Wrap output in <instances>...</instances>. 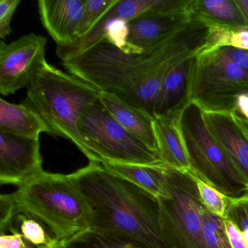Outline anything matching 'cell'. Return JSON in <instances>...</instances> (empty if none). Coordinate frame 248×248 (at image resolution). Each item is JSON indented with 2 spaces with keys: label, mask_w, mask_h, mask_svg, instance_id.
<instances>
[{
  "label": "cell",
  "mask_w": 248,
  "mask_h": 248,
  "mask_svg": "<svg viewBox=\"0 0 248 248\" xmlns=\"http://www.w3.org/2000/svg\"><path fill=\"white\" fill-rule=\"evenodd\" d=\"M73 174L89 208V230L140 248H170L156 197L96 162Z\"/></svg>",
  "instance_id": "cell-2"
},
{
  "label": "cell",
  "mask_w": 248,
  "mask_h": 248,
  "mask_svg": "<svg viewBox=\"0 0 248 248\" xmlns=\"http://www.w3.org/2000/svg\"><path fill=\"white\" fill-rule=\"evenodd\" d=\"M100 101L122 127L149 149L159 152L154 129L155 118L152 116L107 93H101Z\"/></svg>",
  "instance_id": "cell-16"
},
{
  "label": "cell",
  "mask_w": 248,
  "mask_h": 248,
  "mask_svg": "<svg viewBox=\"0 0 248 248\" xmlns=\"http://www.w3.org/2000/svg\"><path fill=\"white\" fill-rule=\"evenodd\" d=\"M233 118L238 124L242 127V130L248 134V122L242 116L239 115L236 111L233 112Z\"/></svg>",
  "instance_id": "cell-34"
},
{
  "label": "cell",
  "mask_w": 248,
  "mask_h": 248,
  "mask_svg": "<svg viewBox=\"0 0 248 248\" xmlns=\"http://www.w3.org/2000/svg\"></svg>",
  "instance_id": "cell-38"
},
{
  "label": "cell",
  "mask_w": 248,
  "mask_h": 248,
  "mask_svg": "<svg viewBox=\"0 0 248 248\" xmlns=\"http://www.w3.org/2000/svg\"><path fill=\"white\" fill-rule=\"evenodd\" d=\"M203 236L206 248H232L225 229L223 218L203 206Z\"/></svg>",
  "instance_id": "cell-21"
},
{
  "label": "cell",
  "mask_w": 248,
  "mask_h": 248,
  "mask_svg": "<svg viewBox=\"0 0 248 248\" xmlns=\"http://www.w3.org/2000/svg\"><path fill=\"white\" fill-rule=\"evenodd\" d=\"M202 115L212 137L248 185V136L233 112L202 111Z\"/></svg>",
  "instance_id": "cell-12"
},
{
  "label": "cell",
  "mask_w": 248,
  "mask_h": 248,
  "mask_svg": "<svg viewBox=\"0 0 248 248\" xmlns=\"http://www.w3.org/2000/svg\"><path fill=\"white\" fill-rule=\"evenodd\" d=\"M236 2L240 8L248 26V0H236Z\"/></svg>",
  "instance_id": "cell-35"
},
{
  "label": "cell",
  "mask_w": 248,
  "mask_h": 248,
  "mask_svg": "<svg viewBox=\"0 0 248 248\" xmlns=\"http://www.w3.org/2000/svg\"><path fill=\"white\" fill-rule=\"evenodd\" d=\"M101 165L108 172L133 183L157 199L170 198L165 178L166 167L107 162Z\"/></svg>",
  "instance_id": "cell-20"
},
{
  "label": "cell",
  "mask_w": 248,
  "mask_h": 248,
  "mask_svg": "<svg viewBox=\"0 0 248 248\" xmlns=\"http://www.w3.org/2000/svg\"><path fill=\"white\" fill-rule=\"evenodd\" d=\"M187 10L191 19L199 20L210 27L248 28L236 0H189Z\"/></svg>",
  "instance_id": "cell-18"
},
{
  "label": "cell",
  "mask_w": 248,
  "mask_h": 248,
  "mask_svg": "<svg viewBox=\"0 0 248 248\" xmlns=\"http://www.w3.org/2000/svg\"><path fill=\"white\" fill-rule=\"evenodd\" d=\"M17 220L20 224V233L23 237L35 247L47 245L53 239L45 229L40 220L29 215H18Z\"/></svg>",
  "instance_id": "cell-26"
},
{
  "label": "cell",
  "mask_w": 248,
  "mask_h": 248,
  "mask_svg": "<svg viewBox=\"0 0 248 248\" xmlns=\"http://www.w3.org/2000/svg\"><path fill=\"white\" fill-rule=\"evenodd\" d=\"M180 123L191 172L227 197L248 192V183L207 130L202 110L189 103L181 113Z\"/></svg>",
  "instance_id": "cell-7"
},
{
  "label": "cell",
  "mask_w": 248,
  "mask_h": 248,
  "mask_svg": "<svg viewBox=\"0 0 248 248\" xmlns=\"http://www.w3.org/2000/svg\"><path fill=\"white\" fill-rule=\"evenodd\" d=\"M37 248H41V246H40V247H37Z\"/></svg>",
  "instance_id": "cell-36"
},
{
  "label": "cell",
  "mask_w": 248,
  "mask_h": 248,
  "mask_svg": "<svg viewBox=\"0 0 248 248\" xmlns=\"http://www.w3.org/2000/svg\"><path fill=\"white\" fill-rule=\"evenodd\" d=\"M101 95L92 85L46 62L27 88L22 104L39 114L50 134L71 140L86 155L78 122L84 109L98 101Z\"/></svg>",
  "instance_id": "cell-4"
},
{
  "label": "cell",
  "mask_w": 248,
  "mask_h": 248,
  "mask_svg": "<svg viewBox=\"0 0 248 248\" xmlns=\"http://www.w3.org/2000/svg\"><path fill=\"white\" fill-rule=\"evenodd\" d=\"M236 113L242 116L248 122V93H242L238 95L236 101Z\"/></svg>",
  "instance_id": "cell-32"
},
{
  "label": "cell",
  "mask_w": 248,
  "mask_h": 248,
  "mask_svg": "<svg viewBox=\"0 0 248 248\" xmlns=\"http://www.w3.org/2000/svg\"><path fill=\"white\" fill-rule=\"evenodd\" d=\"M248 93V74L236 64L226 47L200 52L188 76L189 103L202 111L232 113L238 95Z\"/></svg>",
  "instance_id": "cell-6"
},
{
  "label": "cell",
  "mask_w": 248,
  "mask_h": 248,
  "mask_svg": "<svg viewBox=\"0 0 248 248\" xmlns=\"http://www.w3.org/2000/svg\"><path fill=\"white\" fill-rule=\"evenodd\" d=\"M47 41L43 36L31 34L16 41L0 44V93L9 95L28 88L34 75L47 62Z\"/></svg>",
  "instance_id": "cell-10"
},
{
  "label": "cell",
  "mask_w": 248,
  "mask_h": 248,
  "mask_svg": "<svg viewBox=\"0 0 248 248\" xmlns=\"http://www.w3.org/2000/svg\"><path fill=\"white\" fill-rule=\"evenodd\" d=\"M246 134H247V133H246ZM247 135H248V134H247Z\"/></svg>",
  "instance_id": "cell-37"
},
{
  "label": "cell",
  "mask_w": 248,
  "mask_h": 248,
  "mask_svg": "<svg viewBox=\"0 0 248 248\" xmlns=\"http://www.w3.org/2000/svg\"><path fill=\"white\" fill-rule=\"evenodd\" d=\"M117 2L118 0H85L83 12L77 33V39L89 32Z\"/></svg>",
  "instance_id": "cell-24"
},
{
  "label": "cell",
  "mask_w": 248,
  "mask_h": 248,
  "mask_svg": "<svg viewBox=\"0 0 248 248\" xmlns=\"http://www.w3.org/2000/svg\"><path fill=\"white\" fill-rule=\"evenodd\" d=\"M21 0H1L0 1V37L6 38L12 32L11 24L16 10Z\"/></svg>",
  "instance_id": "cell-28"
},
{
  "label": "cell",
  "mask_w": 248,
  "mask_h": 248,
  "mask_svg": "<svg viewBox=\"0 0 248 248\" xmlns=\"http://www.w3.org/2000/svg\"><path fill=\"white\" fill-rule=\"evenodd\" d=\"M189 0H159L154 8L125 23L123 45L130 53L151 50L173 35L191 21Z\"/></svg>",
  "instance_id": "cell-9"
},
{
  "label": "cell",
  "mask_w": 248,
  "mask_h": 248,
  "mask_svg": "<svg viewBox=\"0 0 248 248\" xmlns=\"http://www.w3.org/2000/svg\"><path fill=\"white\" fill-rule=\"evenodd\" d=\"M225 218L234 223L248 246V192L239 197H227Z\"/></svg>",
  "instance_id": "cell-25"
},
{
  "label": "cell",
  "mask_w": 248,
  "mask_h": 248,
  "mask_svg": "<svg viewBox=\"0 0 248 248\" xmlns=\"http://www.w3.org/2000/svg\"><path fill=\"white\" fill-rule=\"evenodd\" d=\"M43 170L40 140L0 132V183L22 185Z\"/></svg>",
  "instance_id": "cell-11"
},
{
  "label": "cell",
  "mask_w": 248,
  "mask_h": 248,
  "mask_svg": "<svg viewBox=\"0 0 248 248\" xmlns=\"http://www.w3.org/2000/svg\"><path fill=\"white\" fill-rule=\"evenodd\" d=\"M194 57L186 59L167 75L155 102V118L180 114L189 104L188 76Z\"/></svg>",
  "instance_id": "cell-17"
},
{
  "label": "cell",
  "mask_w": 248,
  "mask_h": 248,
  "mask_svg": "<svg viewBox=\"0 0 248 248\" xmlns=\"http://www.w3.org/2000/svg\"><path fill=\"white\" fill-rule=\"evenodd\" d=\"M66 248H140L88 230L67 241Z\"/></svg>",
  "instance_id": "cell-23"
},
{
  "label": "cell",
  "mask_w": 248,
  "mask_h": 248,
  "mask_svg": "<svg viewBox=\"0 0 248 248\" xmlns=\"http://www.w3.org/2000/svg\"><path fill=\"white\" fill-rule=\"evenodd\" d=\"M170 198H158L159 221L170 248H206L202 208L197 186L188 172L165 168Z\"/></svg>",
  "instance_id": "cell-8"
},
{
  "label": "cell",
  "mask_w": 248,
  "mask_h": 248,
  "mask_svg": "<svg viewBox=\"0 0 248 248\" xmlns=\"http://www.w3.org/2000/svg\"><path fill=\"white\" fill-rule=\"evenodd\" d=\"M0 132L40 140L41 133H50L43 119L30 107L0 98Z\"/></svg>",
  "instance_id": "cell-19"
},
{
  "label": "cell",
  "mask_w": 248,
  "mask_h": 248,
  "mask_svg": "<svg viewBox=\"0 0 248 248\" xmlns=\"http://www.w3.org/2000/svg\"><path fill=\"white\" fill-rule=\"evenodd\" d=\"M78 130L90 162L166 167L159 152L149 149L122 127L100 99L82 111Z\"/></svg>",
  "instance_id": "cell-5"
},
{
  "label": "cell",
  "mask_w": 248,
  "mask_h": 248,
  "mask_svg": "<svg viewBox=\"0 0 248 248\" xmlns=\"http://www.w3.org/2000/svg\"><path fill=\"white\" fill-rule=\"evenodd\" d=\"M85 0H40L39 14L42 24L57 46L75 41Z\"/></svg>",
  "instance_id": "cell-14"
},
{
  "label": "cell",
  "mask_w": 248,
  "mask_h": 248,
  "mask_svg": "<svg viewBox=\"0 0 248 248\" xmlns=\"http://www.w3.org/2000/svg\"><path fill=\"white\" fill-rule=\"evenodd\" d=\"M13 196L18 214L43 222L58 240L69 241L89 229V208L73 173L42 171Z\"/></svg>",
  "instance_id": "cell-3"
},
{
  "label": "cell",
  "mask_w": 248,
  "mask_h": 248,
  "mask_svg": "<svg viewBox=\"0 0 248 248\" xmlns=\"http://www.w3.org/2000/svg\"><path fill=\"white\" fill-rule=\"evenodd\" d=\"M181 113L156 117L154 129L159 155L165 166L188 172L191 170V165L180 123Z\"/></svg>",
  "instance_id": "cell-15"
},
{
  "label": "cell",
  "mask_w": 248,
  "mask_h": 248,
  "mask_svg": "<svg viewBox=\"0 0 248 248\" xmlns=\"http://www.w3.org/2000/svg\"><path fill=\"white\" fill-rule=\"evenodd\" d=\"M158 0H118L93 28L85 35L66 46H57L56 54L62 62L70 60L93 47L106 37L107 28L115 21L128 22L145 11L154 8Z\"/></svg>",
  "instance_id": "cell-13"
},
{
  "label": "cell",
  "mask_w": 248,
  "mask_h": 248,
  "mask_svg": "<svg viewBox=\"0 0 248 248\" xmlns=\"http://www.w3.org/2000/svg\"><path fill=\"white\" fill-rule=\"evenodd\" d=\"M67 241L58 240L53 238L47 245L41 246L42 248H66Z\"/></svg>",
  "instance_id": "cell-33"
},
{
  "label": "cell",
  "mask_w": 248,
  "mask_h": 248,
  "mask_svg": "<svg viewBox=\"0 0 248 248\" xmlns=\"http://www.w3.org/2000/svg\"><path fill=\"white\" fill-rule=\"evenodd\" d=\"M225 229L232 248H248L239 229L228 218H223Z\"/></svg>",
  "instance_id": "cell-30"
},
{
  "label": "cell",
  "mask_w": 248,
  "mask_h": 248,
  "mask_svg": "<svg viewBox=\"0 0 248 248\" xmlns=\"http://www.w3.org/2000/svg\"><path fill=\"white\" fill-rule=\"evenodd\" d=\"M226 50L233 62L248 74V50H239L232 47H226Z\"/></svg>",
  "instance_id": "cell-31"
},
{
  "label": "cell",
  "mask_w": 248,
  "mask_h": 248,
  "mask_svg": "<svg viewBox=\"0 0 248 248\" xmlns=\"http://www.w3.org/2000/svg\"><path fill=\"white\" fill-rule=\"evenodd\" d=\"M188 172L195 182L199 197L202 205L213 214L225 218L227 207V196L203 181L191 170Z\"/></svg>",
  "instance_id": "cell-22"
},
{
  "label": "cell",
  "mask_w": 248,
  "mask_h": 248,
  "mask_svg": "<svg viewBox=\"0 0 248 248\" xmlns=\"http://www.w3.org/2000/svg\"><path fill=\"white\" fill-rule=\"evenodd\" d=\"M10 234L0 233V248H36L37 247L27 242L21 233L11 227Z\"/></svg>",
  "instance_id": "cell-29"
},
{
  "label": "cell",
  "mask_w": 248,
  "mask_h": 248,
  "mask_svg": "<svg viewBox=\"0 0 248 248\" xmlns=\"http://www.w3.org/2000/svg\"><path fill=\"white\" fill-rule=\"evenodd\" d=\"M13 194L0 196V233H6L13 226L14 218L18 216Z\"/></svg>",
  "instance_id": "cell-27"
},
{
  "label": "cell",
  "mask_w": 248,
  "mask_h": 248,
  "mask_svg": "<svg viewBox=\"0 0 248 248\" xmlns=\"http://www.w3.org/2000/svg\"><path fill=\"white\" fill-rule=\"evenodd\" d=\"M210 27L191 21L156 47L125 52L104 38L70 60L62 62L69 74L154 117V108L167 75L186 59L197 56Z\"/></svg>",
  "instance_id": "cell-1"
}]
</instances>
